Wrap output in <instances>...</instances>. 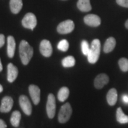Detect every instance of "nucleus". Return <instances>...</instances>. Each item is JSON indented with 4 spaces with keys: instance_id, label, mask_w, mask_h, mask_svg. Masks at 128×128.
<instances>
[{
    "instance_id": "f257e3e1",
    "label": "nucleus",
    "mask_w": 128,
    "mask_h": 128,
    "mask_svg": "<svg viewBox=\"0 0 128 128\" xmlns=\"http://www.w3.org/2000/svg\"><path fill=\"white\" fill-rule=\"evenodd\" d=\"M19 53L22 62L26 65L29 63L33 55V49L26 40L21 41L19 46Z\"/></svg>"
},
{
    "instance_id": "f03ea898",
    "label": "nucleus",
    "mask_w": 128,
    "mask_h": 128,
    "mask_svg": "<svg viewBox=\"0 0 128 128\" xmlns=\"http://www.w3.org/2000/svg\"><path fill=\"white\" fill-rule=\"evenodd\" d=\"M101 44L98 39H96L92 41L90 49L87 55L88 60L90 64H96L98 60L100 54Z\"/></svg>"
},
{
    "instance_id": "7ed1b4c3",
    "label": "nucleus",
    "mask_w": 128,
    "mask_h": 128,
    "mask_svg": "<svg viewBox=\"0 0 128 128\" xmlns=\"http://www.w3.org/2000/svg\"><path fill=\"white\" fill-rule=\"evenodd\" d=\"M72 113L71 106L69 103H66L60 108L58 114V121L60 124H65L71 118Z\"/></svg>"
},
{
    "instance_id": "20e7f679",
    "label": "nucleus",
    "mask_w": 128,
    "mask_h": 128,
    "mask_svg": "<svg viewBox=\"0 0 128 128\" xmlns=\"http://www.w3.org/2000/svg\"><path fill=\"white\" fill-rule=\"evenodd\" d=\"M75 24L72 20H67L59 24L57 27V31L60 34H68L74 29Z\"/></svg>"
},
{
    "instance_id": "39448f33",
    "label": "nucleus",
    "mask_w": 128,
    "mask_h": 128,
    "mask_svg": "<svg viewBox=\"0 0 128 128\" xmlns=\"http://www.w3.org/2000/svg\"><path fill=\"white\" fill-rule=\"evenodd\" d=\"M56 112V100L55 97L53 94H49L46 103V112L48 118L53 119L55 115Z\"/></svg>"
},
{
    "instance_id": "423d86ee",
    "label": "nucleus",
    "mask_w": 128,
    "mask_h": 128,
    "mask_svg": "<svg viewBox=\"0 0 128 128\" xmlns=\"http://www.w3.org/2000/svg\"><path fill=\"white\" fill-rule=\"evenodd\" d=\"M22 24L24 28L33 30L37 25V18L33 13L26 14L22 20Z\"/></svg>"
},
{
    "instance_id": "0eeeda50",
    "label": "nucleus",
    "mask_w": 128,
    "mask_h": 128,
    "mask_svg": "<svg viewBox=\"0 0 128 128\" xmlns=\"http://www.w3.org/2000/svg\"><path fill=\"white\" fill-rule=\"evenodd\" d=\"M19 104L24 113L28 116H30L32 113V106L29 99L24 95L19 97Z\"/></svg>"
},
{
    "instance_id": "6e6552de",
    "label": "nucleus",
    "mask_w": 128,
    "mask_h": 128,
    "mask_svg": "<svg viewBox=\"0 0 128 128\" xmlns=\"http://www.w3.org/2000/svg\"><path fill=\"white\" fill-rule=\"evenodd\" d=\"M28 92L33 103L38 105L40 100V90L36 85H30L28 87Z\"/></svg>"
},
{
    "instance_id": "1a4fd4ad",
    "label": "nucleus",
    "mask_w": 128,
    "mask_h": 128,
    "mask_svg": "<svg viewBox=\"0 0 128 128\" xmlns=\"http://www.w3.org/2000/svg\"><path fill=\"white\" fill-rule=\"evenodd\" d=\"M52 47L50 42L48 40H43L40 44V52L45 57H50L52 54Z\"/></svg>"
},
{
    "instance_id": "9d476101",
    "label": "nucleus",
    "mask_w": 128,
    "mask_h": 128,
    "mask_svg": "<svg viewBox=\"0 0 128 128\" xmlns=\"http://www.w3.org/2000/svg\"><path fill=\"white\" fill-rule=\"evenodd\" d=\"M109 82V77L106 74H100L96 76L94 81V85L97 89H102Z\"/></svg>"
},
{
    "instance_id": "9b49d317",
    "label": "nucleus",
    "mask_w": 128,
    "mask_h": 128,
    "mask_svg": "<svg viewBox=\"0 0 128 128\" xmlns=\"http://www.w3.org/2000/svg\"><path fill=\"white\" fill-rule=\"evenodd\" d=\"M84 23L91 27H98L101 24V19L96 14H90L86 16L84 18Z\"/></svg>"
},
{
    "instance_id": "f8f14e48",
    "label": "nucleus",
    "mask_w": 128,
    "mask_h": 128,
    "mask_svg": "<svg viewBox=\"0 0 128 128\" xmlns=\"http://www.w3.org/2000/svg\"><path fill=\"white\" fill-rule=\"evenodd\" d=\"M14 101L10 96H6L2 99L0 106V112L2 113H8L12 110L13 106Z\"/></svg>"
},
{
    "instance_id": "ddd939ff",
    "label": "nucleus",
    "mask_w": 128,
    "mask_h": 128,
    "mask_svg": "<svg viewBox=\"0 0 128 128\" xmlns=\"http://www.w3.org/2000/svg\"><path fill=\"white\" fill-rule=\"evenodd\" d=\"M18 74V69L12 63H10L7 65V80L10 82L15 81Z\"/></svg>"
},
{
    "instance_id": "4468645a",
    "label": "nucleus",
    "mask_w": 128,
    "mask_h": 128,
    "mask_svg": "<svg viewBox=\"0 0 128 128\" xmlns=\"http://www.w3.org/2000/svg\"><path fill=\"white\" fill-rule=\"evenodd\" d=\"M16 50V41L14 37L9 36L7 38V55L10 58H13Z\"/></svg>"
},
{
    "instance_id": "2eb2a0df",
    "label": "nucleus",
    "mask_w": 128,
    "mask_h": 128,
    "mask_svg": "<svg viewBox=\"0 0 128 128\" xmlns=\"http://www.w3.org/2000/svg\"><path fill=\"white\" fill-rule=\"evenodd\" d=\"M116 44V39L113 37L108 38L106 41L105 42V44H104L103 51L106 54L111 52L112 51L114 50L115 46Z\"/></svg>"
},
{
    "instance_id": "dca6fc26",
    "label": "nucleus",
    "mask_w": 128,
    "mask_h": 128,
    "mask_svg": "<svg viewBox=\"0 0 128 128\" xmlns=\"http://www.w3.org/2000/svg\"><path fill=\"white\" fill-rule=\"evenodd\" d=\"M107 102L111 106L115 105L118 100V92L115 88H111L108 91L106 96Z\"/></svg>"
},
{
    "instance_id": "f3484780",
    "label": "nucleus",
    "mask_w": 128,
    "mask_h": 128,
    "mask_svg": "<svg viewBox=\"0 0 128 128\" xmlns=\"http://www.w3.org/2000/svg\"><path fill=\"white\" fill-rule=\"evenodd\" d=\"M10 7L12 13H18L23 7V1L22 0H10Z\"/></svg>"
},
{
    "instance_id": "a211bd4d",
    "label": "nucleus",
    "mask_w": 128,
    "mask_h": 128,
    "mask_svg": "<svg viewBox=\"0 0 128 128\" xmlns=\"http://www.w3.org/2000/svg\"><path fill=\"white\" fill-rule=\"evenodd\" d=\"M77 7L82 12H90L92 8L90 4V0H78Z\"/></svg>"
},
{
    "instance_id": "6ab92c4d",
    "label": "nucleus",
    "mask_w": 128,
    "mask_h": 128,
    "mask_svg": "<svg viewBox=\"0 0 128 128\" xmlns=\"http://www.w3.org/2000/svg\"><path fill=\"white\" fill-rule=\"evenodd\" d=\"M116 120L120 124H126L128 123V116L124 114L121 108H118L117 109Z\"/></svg>"
},
{
    "instance_id": "aec40b11",
    "label": "nucleus",
    "mask_w": 128,
    "mask_h": 128,
    "mask_svg": "<svg viewBox=\"0 0 128 128\" xmlns=\"http://www.w3.org/2000/svg\"><path fill=\"white\" fill-rule=\"evenodd\" d=\"M21 118H22V115L20 112L16 110L12 112L10 118V122L12 126L15 128L18 127L20 123Z\"/></svg>"
},
{
    "instance_id": "412c9836",
    "label": "nucleus",
    "mask_w": 128,
    "mask_h": 128,
    "mask_svg": "<svg viewBox=\"0 0 128 128\" xmlns=\"http://www.w3.org/2000/svg\"><path fill=\"white\" fill-rule=\"evenodd\" d=\"M69 95H70V90L68 88L63 87L60 90L58 93V98L60 102H65L68 98Z\"/></svg>"
},
{
    "instance_id": "4be33fe9",
    "label": "nucleus",
    "mask_w": 128,
    "mask_h": 128,
    "mask_svg": "<svg viewBox=\"0 0 128 128\" xmlns=\"http://www.w3.org/2000/svg\"><path fill=\"white\" fill-rule=\"evenodd\" d=\"M62 65L65 68L72 67L76 65V60L72 56H68L64 58L62 60Z\"/></svg>"
},
{
    "instance_id": "5701e85b",
    "label": "nucleus",
    "mask_w": 128,
    "mask_h": 128,
    "mask_svg": "<svg viewBox=\"0 0 128 128\" xmlns=\"http://www.w3.org/2000/svg\"><path fill=\"white\" fill-rule=\"evenodd\" d=\"M120 70L124 72L128 71V60L126 58H122L118 62Z\"/></svg>"
},
{
    "instance_id": "b1692460",
    "label": "nucleus",
    "mask_w": 128,
    "mask_h": 128,
    "mask_svg": "<svg viewBox=\"0 0 128 128\" xmlns=\"http://www.w3.org/2000/svg\"><path fill=\"white\" fill-rule=\"evenodd\" d=\"M69 48L68 42L65 39H63L60 40L58 44V49L62 52H66L68 50Z\"/></svg>"
},
{
    "instance_id": "393cba45",
    "label": "nucleus",
    "mask_w": 128,
    "mask_h": 128,
    "mask_svg": "<svg viewBox=\"0 0 128 128\" xmlns=\"http://www.w3.org/2000/svg\"><path fill=\"white\" fill-rule=\"evenodd\" d=\"M90 49V48L88 42L85 40H82V42H81V50H82V54L84 55L87 56L89 53Z\"/></svg>"
},
{
    "instance_id": "a878e982",
    "label": "nucleus",
    "mask_w": 128,
    "mask_h": 128,
    "mask_svg": "<svg viewBox=\"0 0 128 128\" xmlns=\"http://www.w3.org/2000/svg\"><path fill=\"white\" fill-rule=\"evenodd\" d=\"M116 2L121 7L128 8V0H116Z\"/></svg>"
},
{
    "instance_id": "bb28decb",
    "label": "nucleus",
    "mask_w": 128,
    "mask_h": 128,
    "mask_svg": "<svg viewBox=\"0 0 128 128\" xmlns=\"http://www.w3.org/2000/svg\"><path fill=\"white\" fill-rule=\"evenodd\" d=\"M5 44V36L4 34H0V48Z\"/></svg>"
},
{
    "instance_id": "cd10ccee",
    "label": "nucleus",
    "mask_w": 128,
    "mask_h": 128,
    "mask_svg": "<svg viewBox=\"0 0 128 128\" xmlns=\"http://www.w3.org/2000/svg\"><path fill=\"white\" fill-rule=\"evenodd\" d=\"M0 128H7V124L3 120L0 119Z\"/></svg>"
},
{
    "instance_id": "c85d7f7f",
    "label": "nucleus",
    "mask_w": 128,
    "mask_h": 128,
    "mask_svg": "<svg viewBox=\"0 0 128 128\" xmlns=\"http://www.w3.org/2000/svg\"><path fill=\"white\" fill-rule=\"evenodd\" d=\"M122 100H123V102H124V103L128 104V95L123 96Z\"/></svg>"
},
{
    "instance_id": "c756f323",
    "label": "nucleus",
    "mask_w": 128,
    "mask_h": 128,
    "mask_svg": "<svg viewBox=\"0 0 128 128\" xmlns=\"http://www.w3.org/2000/svg\"><path fill=\"white\" fill-rule=\"evenodd\" d=\"M2 70V63H1V59H0V72Z\"/></svg>"
},
{
    "instance_id": "7c9ffc66",
    "label": "nucleus",
    "mask_w": 128,
    "mask_h": 128,
    "mask_svg": "<svg viewBox=\"0 0 128 128\" xmlns=\"http://www.w3.org/2000/svg\"><path fill=\"white\" fill-rule=\"evenodd\" d=\"M125 28H127V29H128V19L125 22Z\"/></svg>"
},
{
    "instance_id": "2f4dec72",
    "label": "nucleus",
    "mask_w": 128,
    "mask_h": 128,
    "mask_svg": "<svg viewBox=\"0 0 128 128\" xmlns=\"http://www.w3.org/2000/svg\"><path fill=\"white\" fill-rule=\"evenodd\" d=\"M3 91V87L0 84V92H1Z\"/></svg>"
}]
</instances>
